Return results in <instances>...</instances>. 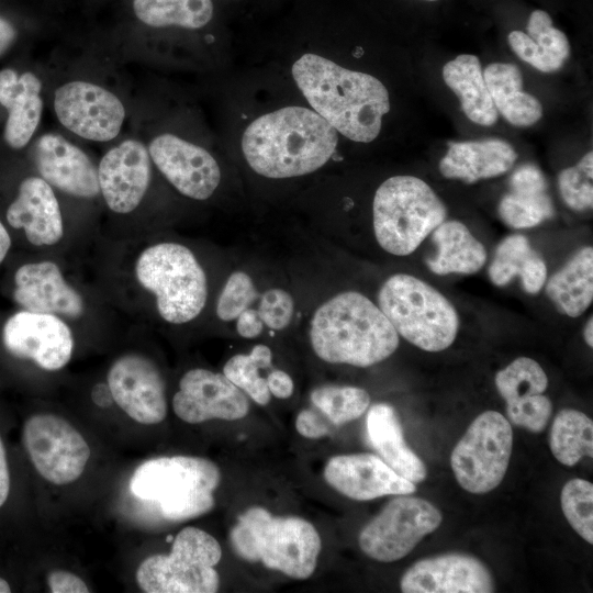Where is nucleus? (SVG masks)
Instances as JSON below:
<instances>
[{
	"label": "nucleus",
	"instance_id": "c756f323",
	"mask_svg": "<svg viewBox=\"0 0 593 593\" xmlns=\"http://www.w3.org/2000/svg\"><path fill=\"white\" fill-rule=\"evenodd\" d=\"M443 78L459 98L468 119L484 126L496 122L499 114L477 56L463 54L448 61L443 68Z\"/></svg>",
	"mask_w": 593,
	"mask_h": 593
},
{
	"label": "nucleus",
	"instance_id": "f257e3e1",
	"mask_svg": "<svg viewBox=\"0 0 593 593\" xmlns=\"http://www.w3.org/2000/svg\"><path fill=\"white\" fill-rule=\"evenodd\" d=\"M293 79L314 111L345 137L373 141L390 110L387 88L376 77L305 54L292 67Z\"/></svg>",
	"mask_w": 593,
	"mask_h": 593
},
{
	"label": "nucleus",
	"instance_id": "de8ad7c7",
	"mask_svg": "<svg viewBox=\"0 0 593 593\" xmlns=\"http://www.w3.org/2000/svg\"><path fill=\"white\" fill-rule=\"evenodd\" d=\"M270 394L278 399H288L292 395L294 384L291 377L280 369L272 370L266 378Z\"/></svg>",
	"mask_w": 593,
	"mask_h": 593
},
{
	"label": "nucleus",
	"instance_id": "9d476101",
	"mask_svg": "<svg viewBox=\"0 0 593 593\" xmlns=\"http://www.w3.org/2000/svg\"><path fill=\"white\" fill-rule=\"evenodd\" d=\"M12 299L23 310L53 314L78 326L100 325L104 317L99 302L71 278L59 260L48 257L20 265L13 273Z\"/></svg>",
	"mask_w": 593,
	"mask_h": 593
},
{
	"label": "nucleus",
	"instance_id": "6e6d98bb",
	"mask_svg": "<svg viewBox=\"0 0 593 593\" xmlns=\"http://www.w3.org/2000/svg\"><path fill=\"white\" fill-rule=\"evenodd\" d=\"M427 1H436V0H427Z\"/></svg>",
	"mask_w": 593,
	"mask_h": 593
},
{
	"label": "nucleus",
	"instance_id": "b1692460",
	"mask_svg": "<svg viewBox=\"0 0 593 593\" xmlns=\"http://www.w3.org/2000/svg\"><path fill=\"white\" fill-rule=\"evenodd\" d=\"M324 479L336 491L356 501L412 494L416 490L413 482L398 474L379 456L368 452L332 457L325 465Z\"/></svg>",
	"mask_w": 593,
	"mask_h": 593
},
{
	"label": "nucleus",
	"instance_id": "864d4df0",
	"mask_svg": "<svg viewBox=\"0 0 593 593\" xmlns=\"http://www.w3.org/2000/svg\"><path fill=\"white\" fill-rule=\"evenodd\" d=\"M584 340L589 347H593V317L590 316L583 332Z\"/></svg>",
	"mask_w": 593,
	"mask_h": 593
},
{
	"label": "nucleus",
	"instance_id": "c03bdc74",
	"mask_svg": "<svg viewBox=\"0 0 593 593\" xmlns=\"http://www.w3.org/2000/svg\"><path fill=\"white\" fill-rule=\"evenodd\" d=\"M296 432L309 439L322 438L331 433V423L318 410H302L295 419Z\"/></svg>",
	"mask_w": 593,
	"mask_h": 593
},
{
	"label": "nucleus",
	"instance_id": "a878e982",
	"mask_svg": "<svg viewBox=\"0 0 593 593\" xmlns=\"http://www.w3.org/2000/svg\"><path fill=\"white\" fill-rule=\"evenodd\" d=\"M516 158L512 145L500 138L455 142L449 144L439 170L446 178L472 183L507 172Z\"/></svg>",
	"mask_w": 593,
	"mask_h": 593
},
{
	"label": "nucleus",
	"instance_id": "f3484780",
	"mask_svg": "<svg viewBox=\"0 0 593 593\" xmlns=\"http://www.w3.org/2000/svg\"><path fill=\"white\" fill-rule=\"evenodd\" d=\"M172 409L180 419L189 424L210 419L235 421L247 415L249 401L223 373L193 368L180 378Z\"/></svg>",
	"mask_w": 593,
	"mask_h": 593
},
{
	"label": "nucleus",
	"instance_id": "e433bc0d",
	"mask_svg": "<svg viewBox=\"0 0 593 593\" xmlns=\"http://www.w3.org/2000/svg\"><path fill=\"white\" fill-rule=\"evenodd\" d=\"M313 406L334 426L360 417L369 407V393L351 385H323L310 395Z\"/></svg>",
	"mask_w": 593,
	"mask_h": 593
},
{
	"label": "nucleus",
	"instance_id": "aec40b11",
	"mask_svg": "<svg viewBox=\"0 0 593 593\" xmlns=\"http://www.w3.org/2000/svg\"><path fill=\"white\" fill-rule=\"evenodd\" d=\"M5 220L37 248H55L67 237L56 192L40 176H30L20 182L16 197L7 209Z\"/></svg>",
	"mask_w": 593,
	"mask_h": 593
},
{
	"label": "nucleus",
	"instance_id": "a19ab883",
	"mask_svg": "<svg viewBox=\"0 0 593 593\" xmlns=\"http://www.w3.org/2000/svg\"><path fill=\"white\" fill-rule=\"evenodd\" d=\"M527 35L539 48L555 58L564 61L570 55L567 36L552 25V20L546 11L532 12L527 23Z\"/></svg>",
	"mask_w": 593,
	"mask_h": 593
},
{
	"label": "nucleus",
	"instance_id": "72a5a7b5",
	"mask_svg": "<svg viewBox=\"0 0 593 593\" xmlns=\"http://www.w3.org/2000/svg\"><path fill=\"white\" fill-rule=\"evenodd\" d=\"M549 446L553 457L567 467L593 456V422L583 412L563 409L555 417Z\"/></svg>",
	"mask_w": 593,
	"mask_h": 593
},
{
	"label": "nucleus",
	"instance_id": "6ab92c4d",
	"mask_svg": "<svg viewBox=\"0 0 593 593\" xmlns=\"http://www.w3.org/2000/svg\"><path fill=\"white\" fill-rule=\"evenodd\" d=\"M148 148L128 138L109 149L98 165L100 194L116 215H128L143 202L152 179Z\"/></svg>",
	"mask_w": 593,
	"mask_h": 593
},
{
	"label": "nucleus",
	"instance_id": "393cba45",
	"mask_svg": "<svg viewBox=\"0 0 593 593\" xmlns=\"http://www.w3.org/2000/svg\"><path fill=\"white\" fill-rule=\"evenodd\" d=\"M41 91L42 81L35 74L0 70V104L8 111L3 138L13 149L26 146L41 122Z\"/></svg>",
	"mask_w": 593,
	"mask_h": 593
},
{
	"label": "nucleus",
	"instance_id": "cd10ccee",
	"mask_svg": "<svg viewBox=\"0 0 593 593\" xmlns=\"http://www.w3.org/2000/svg\"><path fill=\"white\" fill-rule=\"evenodd\" d=\"M367 435L379 457L398 474L413 482H423L427 470L421 458L407 446L395 410L378 403L367 414Z\"/></svg>",
	"mask_w": 593,
	"mask_h": 593
},
{
	"label": "nucleus",
	"instance_id": "423d86ee",
	"mask_svg": "<svg viewBox=\"0 0 593 593\" xmlns=\"http://www.w3.org/2000/svg\"><path fill=\"white\" fill-rule=\"evenodd\" d=\"M221 472L209 459L192 456L158 457L136 468L130 490L139 500L154 502L161 515L180 522L210 512Z\"/></svg>",
	"mask_w": 593,
	"mask_h": 593
},
{
	"label": "nucleus",
	"instance_id": "2f4dec72",
	"mask_svg": "<svg viewBox=\"0 0 593 593\" xmlns=\"http://www.w3.org/2000/svg\"><path fill=\"white\" fill-rule=\"evenodd\" d=\"M517 276L524 290L536 294L547 281V266L524 235L514 234L499 244L489 277L495 286L504 287Z\"/></svg>",
	"mask_w": 593,
	"mask_h": 593
},
{
	"label": "nucleus",
	"instance_id": "f03ea898",
	"mask_svg": "<svg viewBox=\"0 0 593 593\" xmlns=\"http://www.w3.org/2000/svg\"><path fill=\"white\" fill-rule=\"evenodd\" d=\"M337 142V131L315 111L287 107L253 121L243 134L242 149L258 175L284 179L320 169Z\"/></svg>",
	"mask_w": 593,
	"mask_h": 593
},
{
	"label": "nucleus",
	"instance_id": "4be33fe9",
	"mask_svg": "<svg viewBox=\"0 0 593 593\" xmlns=\"http://www.w3.org/2000/svg\"><path fill=\"white\" fill-rule=\"evenodd\" d=\"M400 588L404 593H491L494 582L481 560L452 552L416 561L402 575Z\"/></svg>",
	"mask_w": 593,
	"mask_h": 593
},
{
	"label": "nucleus",
	"instance_id": "3c124183",
	"mask_svg": "<svg viewBox=\"0 0 593 593\" xmlns=\"http://www.w3.org/2000/svg\"><path fill=\"white\" fill-rule=\"evenodd\" d=\"M92 399L96 404L103 407L109 406L112 402H114L107 383H99L94 387L92 391Z\"/></svg>",
	"mask_w": 593,
	"mask_h": 593
},
{
	"label": "nucleus",
	"instance_id": "412c9836",
	"mask_svg": "<svg viewBox=\"0 0 593 593\" xmlns=\"http://www.w3.org/2000/svg\"><path fill=\"white\" fill-rule=\"evenodd\" d=\"M494 382L506 402L508 422L541 433L552 413L551 400L544 394L548 378L542 367L529 357H518L497 371Z\"/></svg>",
	"mask_w": 593,
	"mask_h": 593
},
{
	"label": "nucleus",
	"instance_id": "dca6fc26",
	"mask_svg": "<svg viewBox=\"0 0 593 593\" xmlns=\"http://www.w3.org/2000/svg\"><path fill=\"white\" fill-rule=\"evenodd\" d=\"M107 384L114 403L132 419L145 425L165 419L166 383L150 357L138 351L122 354L109 367Z\"/></svg>",
	"mask_w": 593,
	"mask_h": 593
},
{
	"label": "nucleus",
	"instance_id": "6e6552de",
	"mask_svg": "<svg viewBox=\"0 0 593 593\" xmlns=\"http://www.w3.org/2000/svg\"><path fill=\"white\" fill-rule=\"evenodd\" d=\"M446 216L447 209L434 190L413 176L387 179L373 198L374 237L394 256L414 253Z\"/></svg>",
	"mask_w": 593,
	"mask_h": 593
},
{
	"label": "nucleus",
	"instance_id": "5fc2aeb1",
	"mask_svg": "<svg viewBox=\"0 0 593 593\" xmlns=\"http://www.w3.org/2000/svg\"><path fill=\"white\" fill-rule=\"evenodd\" d=\"M9 592H11V588L9 583L4 579L0 578V593H9Z\"/></svg>",
	"mask_w": 593,
	"mask_h": 593
},
{
	"label": "nucleus",
	"instance_id": "f704fd0d",
	"mask_svg": "<svg viewBox=\"0 0 593 593\" xmlns=\"http://www.w3.org/2000/svg\"><path fill=\"white\" fill-rule=\"evenodd\" d=\"M136 18L152 27L201 29L213 16L211 0H133Z\"/></svg>",
	"mask_w": 593,
	"mask_h": 593
},
{
	"label": "nucleus",
	"instance_id": "9b49d317",
	"mask_svg": "<svg viewBox=\"0 0 593 593\" xmlns=\"http://www.w3.org/2000/svg\"><path fill=\"white\" fill-rule=\"evenodd\" d=\"M513 447L508 419L496 411H485L470 424L455 446L450 466L467 492L484 494L503 481Z\"/></svg>",
	"mask_w": 593,
	"mask_h": 593
},
{
	"label": "nucleus",
	"instance_id": "09e8293b",
	"mask_svg": "<svg viewBox=\"0 0 593 593\" xmlns=\"http://www.w3.org/2000/svg\"><path fill=\"white\" fill-rule=\"evenodd\" d=\"M10 492V473L5 449L0 437V507L5 503Z\"/></svg>",
	"mask_w": 593,
	"mask_h": 593
},
{
	"label": "nucleus",
	"instance_id": "bb28decb",
	"mask_svg": "<svg viewBox=\"0 0 593 593\" xmlns=\"http://www.w3.org/2000/svg\"><path fill=\"white\" fill-rule=\"evenodd\" d=\"M510 192L500 201L501 220L513 228H530L552 217L553 205L547 181L533 164H524L510 178Z\"/></svg>",
	"mask_w": 593,
	"mask_h": 593
},
{
	"label": "nucleus",
	"instance_id": "49530a36",
	"mask_svg": "<svg viewBox=\"0 0 593 593\" xmlns=\"http://www.w3.org/2000/svg\"><path fill=\"white\" fill-rule=\"evenodd\" d=\"M264 329V323L257 311L251 306L244 310L236 317V332L239 336L246 339H253L258 337Z\"/></svg>",
	"mask_w": 593,
	"mask_h": 593
},
{
	"label": "nucleus",
	"instance_id": "8fccbe9b",
	"mask_svg": "<svg viewBox=\"0 0 593 593\" xmlns=\"http://www.w3.org/2000/svg\"><path fill=\"white\" fill-rule=\"evenodd\" d=\"M16 30L10 21L0 15V56L15 42Z\"/></svg>",
	"mask_w": 593,
	"mask_h": 593
},
{
	"label": "nucleus",
	"instance_id": "c85d7f7f",
	"mask_svg": "<svg viewBox=\"0 0 593 593\" xmlns=\"http://www.w3.org/2000/svg\"><path fill=\"white\" fill-rule=\"evenodd\" d=\"M432 240L437 250L426 264L435 275H472L486 261L484 245L459 221L445 220L432 232Z\"/></svg>",
	"mask_w": 593,
	"mask_h": 593
},
{
	"label": "nucleus",
	"instance_id": "a211bd4d",
	"mask_svg": "<svg viewBox=\"0 0 593 593\" xmlns=\"http://www.w3.org/2000/svg\"><path fill=\"white\" fill-rule=\"evenodd\" d=\"M147 148L152 163L182 195L203 201L217 189L219 164L203 147L172 134H161Z\"/></svg>",
	"mask_w": 593,
	"mask_h": 593
},
{
	"label": "nucleus",
	"instance_id": "a18cd8bd",
	"mask_svg": "<svg viewBox=\"0 0 593 593\" xmlns=\"http://www.w3.org/2000/svg\"><path fill=\"white\" fill-rule=\"evenodd\" d=\"M47 584L53 593H87L89 589L85 581L65 570H54L47 577Z\"/></svg>",
	"mask_w": 593,
	"mask_h": 593
},
{
	"label": "nucleus",
	"instance_id": "7ed1b4c3",
	"mask_svg": "<svg viewBox=\"0 0 593 593\" xmlns=\"http://www.w3.org/2000/svg\"><path fill=\"white\" fill-rule=\"evenodd\" d=\"M309 337L321 360L361 368L385 360L400 344L378 304L358 291H344L324 301L311 317Z\"/></svg>",
	"mask_w": 593,
	"mask_h": 593
},
{
	"label": "nucleus",
	"instance_id": "0eeeda50",
	"mask_svg": "<svg viewBox=\"0 0 593 593\" xmlns=\"http://www.w3.org/2000/svg\"><path fill=\"white\" fill-rule=\"evenodd\" d=\"M377 300L398 335L422 350L443 351L458 335L459 316L455 306L417 277L407 273L389 277Z\"/></svg>",
	"mask_w": 593,
	"mask_h": 593
},
{
	"label": "nucleus",
	"instance_id": "4c0bfd02",
	"mask_svg": "<svg viewBox=\"0 0 593 593\" xmlns=\"http://www.w3.org/2000/svg\"><path fill=\"white\" fill-rule=\"evenodd\" d=\"M560 504L573 530L593 544V484L580 478L569 480L561 490Z\"/></svg>",
	"mask_w": 593,
	"mask_h": 593
},
{
	"label": "nucleus",
	"instance_id": "473e14b6",
	"mask_svg": "<svg viewBox=\"0 0 593 593\" xmlns=\"http://www.w3.org/2000/svg\"><path fill=\"white\" fill-rule=\"evenodd\" d=\"M546 293L569 317L582 315L593 301V248L583 247L546 281Z\"/></svg>",
	"mask_w": 593,
	"mask_h": 593
},
{
	"label": "nucleus",
	"instance_id": "4468645a",
	"mask_svg": "<svg viewBox=\"0 0 593 593\" xmlns=\"http://www.w3.org/2000/svg\"><path fill=\"white\" fill-rule=\"evenodd\" d=\"M1 340L11 356L29 360L48 372L65 368L76 347L75 331L66 321L23 309L4 321Z\"/></svg>",
	"mask_w": 593,
	"mask_h": 593
},
{
	"label": "nucleus",
	"instance_id": "20e7f679",
	"mask_svg": "<svg viewBox=\"0 0 593 593\" xmlns=\"http://www.w3.org/2000/svg\"><path fill=\"white\" fill-rule=\"evenodd\" d=\"M130 277L137 291L150 296L158 317L167 324L190 323L206 306V272L184 244L160 240L145 245L133 257Z\"/></svg>",
	"mask_w": 593,
	"mask_h": 593
},
{
	"label": "nucleus",
	"instance_id": "ea45409f",
	"mask_svg": "<svg viewBox=\"0 0 593 593\" xmlns=\"http://www.w3.org/2000/svg\"><path fill=\"white\" fill-rule=\"evenodd\" d=\"M259 296L251 277L245 271H234L216 299L215 314L222 322H232Z\"/></svg>",
	"mask_w": 593,
	"mask_h": 593
},
{
	"label": "nucleus",
	"instance_id": "2eb2a0df",
	"mask_svg": "<svg viewBox=\"0 0 593 593\" xmlns=\"http://www.w3.org/2000/svg\"><path fill=\"white\" fill-rule=\"evenodd\" d=\"M54 111L63 126L93 142L118 136L125 119L122 101L110 90L88 81H69L54 93Z\"/></svg>",
	"mask_w": 593,
	"mask_h": 593
},
{
	"label": "nucleus",
	"instance_id": "1a4fd4ad",
	"mask_svg": "<svg viewBox=\"0 0 593 593\" xmlns=\"http://www.w3.org/2000/svg\"><path fill=\"white\" fill-rule=\"evenodd\" d=\"M221 557V546L212 535L186 527L169 555H154L139 564L136 582L147 593H214L220 586L214 567Z\"/></svg>",
	"mask_w": 593,
	"mask_h": 593
},
{
	"label": "nucleus",
	"instance_id": "ddd939ff",
	"mask_svg": "<svg viewBox=\"0 0 593 593\" xmlns=\"http://www.w3.org/2000/svg\"><path fill=\"white\" fill-rule=\"evenodd\" d=\"M23 445L37 472L58 485L76 481L91 455L89 445L71 424L48 413L32 415L25 422Z\"/></svg>",
	"mask_w": 593,
	"mask_h": 593
},
{
	"label": "nucleus",
	"instance_id": "c9c22d12",
	"mask_svg": "<svg viewBox=\"0 0 593 593\" xmlns=\"http://www.w3.org/2000/svg\"><path fill=\"white\" fill-rule=\"evenodd\" d=\"M272 351L264 344L255 345L248 355L237 354L223 367V374L259 405L270 401L267 380L261 369L271 367Z\"/></svg>",
	"mask_w": 593,
	"mask_h": 593
},
{
	"label": "nucleus",
	"instance_id": "58836bf2",
	"mask_svg": "<svg viewBox=\"0 0 593 593\" xmlns=\"http://www.w3.org/2000/svg\"><path fill=\"white\" fill-rule=\"evenodd\" d=\"M593 155L586 153L573 167L559 174L560 194L568 206L575 211H584L593 205Z\"/></svg>",
	"mask_w": 593,
	"mask_h": 593
},
{
	"label": "nucleus",
	"instance_id": "79ce46f5",
	"mask_svg": "<svg viewBox=\"0 0 593 593\" xmlns=\"http://www.w3.org/2000/svg\"><path fill=\"white\" fill-rule=\"evenodd\" d=\"M257 311L264 325L281 331L291 322L294 313V301L292 295L281 288L266 290L260 296Z\"/></svg>",
	"mask_w": 593,
	"mask_h": 593
},
{
	"label": "nucleus",
	"instance_id": "5701e85b",
	"mask_svg": "<svg viewBox=\"0 0 593 593\" xmlns=\"http://www.w3.org/2000/svg\"><path fill=\"white\" fill-rule=\"evenodd\" d=\"M33 161L38 176L54 190L85 200L100 194L98 166L59 134L47 133L36 139Z\"/></svg>",
	"mask_w": 593,
	"mask_h": 593
},
{
	"label": "nucleus",
	"instance_id": "f8f14e48",
	"mask_svg": "<svg viewBox=\"0 0 593 593\" xmlns=\"http://www.w3.org/2000/svg\"><path fill=\"white\" fill-rule=\"evenodd\" d=\"M440 511L422 497L396 495L360 532V549L371 559L392 562L407 556L441 524Z\"/></svg>",
	"mask_w": 593,
	"mask_h": 593
},
{
	"label": "nucleus",
	"instance_id": "39448f33",
	"mask_svg": "<svg viewBox=\"0 0 593 593\" xmlns=\"http://www.w3.org/2000/svg\"><path fill=\"white\" fill-rule=\"evenodd\" d=\"M235 552L251 562L260 561L269 569L304 580L316 568L322 542L316 528L295 517H276L255 506L239 516L231 530Z\"/></svg>",
	"mask_w": 593,
	"mask_h": 593
},
{
	"label": "nucleus",
	"instance_id": "603ef678",
	"mask_svg": "<svg viewBox=\"0 0 593 593\" xmlns=\"http://www.w3.org/2000/svg\"><path fill=\"white\" fill-rule=\"evenodd\" d=\"M11 246H12L11 235L8 228L4 226V224L0 220V265L7 258L11 249Z\"/></svg>",
	"mask_w": 593,
	"mask_h": 593
},
{
	"label": "nucleus",
	"instance_id": "7c9ffc66",
	"mask_svg": "<svg viewBox=\"0 0 593 593\" xmlns=\"http://www.w3.org/2000/svg\"><path fill=\"white\" fill-rule=\"evenodd\" d=\"M483 77L497 112L515 126H530L542 116L537 98L523 91V78L513 64L489 65Z\"/></svg>",
	"mask_w": 593,
	"mask_h": 593
},
{
	"label": "nucleus",
	"instance_id": "37998d69",
	"mask_svg": "<svg viewBox=\"0 0 593 593\" xmlns=\"http://www.w3.org/2000/svg\"><path fill=\"white\" fill-rule=\"evenodd\" d=\"M508 44L521 59L542 72H553L563 66L564 61L545 53L522 31L511 32L508 34Z\"/></svg>",
	"mask_w": 593,
	"mask_h": 593
}]
</instances>
